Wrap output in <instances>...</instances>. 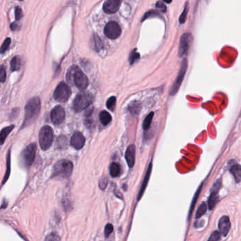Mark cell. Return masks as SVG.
I'll return each instance as SVG.
<instances>
[{
    "label": "cell",
    "instance_id": "obj_1",
    "mask_svg": "<svg viewBox=\"0 0 241 241\" xmlns=\"http://www.w3.org/2000/svg\"><path fill=\"white\" fill-rule=\"evenodd\" d=\"M41 102L38 97H33L27 102L25 107V118L22 127H26L33 123L39 115Z\"/></svg>",
    "mask_w": 241,
    "mask_h": 241
},
{
    "label": "cell",
    "instance_id": "obj_2",
    "mask_svg": "<svg viewBox=\"0 0 241 241\" xmlns=\"http://www.w3.org/2000/svg\"><path fill=\"white\" fill-rule=\"evenodd\" d=\"M66 77L68 81L72 80L74 85L80 90H84L88 87V79L87 76L76 66L70 69Z\"/></svg>",
    "mask_w": 241,
    "mask_h": 241
},
{
    "label": "cell",
    "instance_id": "obj_3",
    "mask_svg": "<svg viewBox=\"0 0 241 241\" xmlns=\"http://www.w3.org/2000/svg\"><path fill=\"white\" fill-rule=\"evenodd\" d=\"M73 171V163L68 160H60L54 165L53 173L52 177H60V178H69Z\"/></svg>",
    "mask_w": 241,
    "mask_h": 241
},
{
    "label": "cell",
    "instance_id": "obj_4",
    "mask_svg": "<svg viewBox=\"0 0 241 241\" xmlns=\"http://www.w3.org/2000/svg\"><path fill=\"white\" fill-rule=\"evenodd\" d=\"M93 97L92 94L88 92H82L79 93L74 98L73 107L76 112H81L86 109L93 102Z\"/></svg>",
    "mask_w": 241,
    "mask_h": 241
},
{
    "label": "cell",
    "instance_id": "obj_5",
    "mask_svg": "<svg viewBox=\"0 0 241 241\" xmlns=\"http://www.w3.org/2000/svg\"><path fill=\"white\" fill-rule=\"evenodd\" d=\"M54 139V132L50 127L44 126L40 129L39 133V143L41 149L46 151L52 144Z\"/></svg>",
    "mask_w": 241,
    "mask_h": 241
},
{
    "label": "cell",
    "instance_id": "obj_6",
    "mask_svg": "<svg viewBox=\"0 0 241 241\" xmlns=\"http://www.w3.org/2000/svg\"><path fill=\"white\" fill-rule=\"evenodd\" d=\"M71 91L70 88L65 82H60L54 92V98L60 102H66L70 98Z\"/></svg>",
    "mask_w": 241,
    "mask_h": 241
},
{
    "label": "cell",
    "instance_id": "obj_7",
    "mask_svg": "<svg viewBox=\"0 0 241 241\" xmlns=\"http://www.w3.org/2000/svg\"><path fill=\"white\" fill-rule=\"evenodd\" d=\"M37 146L35 144L32 143L24 149L21 154L22 162L26 168H29L33 162L34 161L35 154H36Z\"/></svg>",
    "mask_w": 241,
    "mask_h": 241
},
{
    "label": "cell",
    "instance_id": "obj_8",
    "mask_svg": "<svg viewBox=\"0 0 241 241\" xmlns=\"http://www.w3.org/2000/svg\"><path fill=\"white\" fill-rule=\"evenodd\" d=\"M193 40L192 35L190 33H186L182 34L180 41L179 49H178V55L181 57H184L187 55L189 51L191 45H192Z\"/></svg>",
    "mask_w": 241,
    "mask_h": 241
},
{
    "label": "cell",
    "instance_id": "obj_9",
    "mask_svg": "<svg viewBox=\"0 0 241 241\" xmlns=\"http://www.w3.org/2000/svg\"><path fill=\"white\" fill-rule=\"evenodd\" d=\"M122 33L121 28L117 22L110 21L107 23L104 29V34L109 39H117L120 36Z\"/></svg>",
    "mask_w": 241,
    "mask_h": 241
},
{
    "label": "cell",
    "instance_id": "obj_10",
    "mask_svg": "<svg viewBox=\"0 0 241 241\" xmlns=\"http://www.w3.org/2000/svg\"><path fill=\"white\" fill-rule=\"evenodd\" d=\"M187 60L186 58H185V59L182 60L181 67L178 73V75L177 76L176 81L174 82L173 86H172L170 89V95H175V94L178 92L180 87H181L182 82L183 81L185 73H186L187 71Z\"/></svg>",
    "mask_w": 241,
    "mask_h": 241
},
{
    "label": "cell",
    "instance_id": "obj_11",
    "mask_svg": "<svg viewBox=\"0 0 241 241\" xmlns=\"http://www.w3.org/2000/svg\"><path fill=\"white\" fill-rule=\"evenodd\" d=\"M51 120L55 124H62L65 119V111L62 107L57 106L52 110L50 114Z\"/></svg>",
    "mask_w": 241,
    "mask_h": 241
},
{
    "label": "cell",
    "instance_id": "obj_12",
    "mask_svg": "<svg viewBox=\"0 0 241 241\" xmlns=\"http://www.w3.org/2000/svg\"><path fill=\"white\" fill-rule=\"evenodd\" d=\"M221 185V181H218L214 184V187H213V190L212 191V193L211 195H210L209 201H208V206H209V209L210 210L214 209L215 205L217 204V202L218 201V191H219Z\"/></svg>",
    "mask_w": 241,
    "mask_h": 241
},
{
    "label": "cell",
    "instance_id": "obj_13",
    "mask_svg": "<svg viewBox=\"0 0 241 241\" xmlns=\"http://www.w3.org/2000/svg\"><path fill=\"white\" fill-rule=\"evenodd\" d=\"M120 0H106L102 9L106 13H115L120 9Z\"/></svg>",
    "mask_w": 241,
    "mask_h": 241
},
{
    "label": "cell",
    "instance_id": "obj_14",
    "mask_svg": "<svg viewBox=\"0 0 241 241\" xmlns=\"http://www.w3.org/2000/svg\"><path fill=\"white\" fill-rule=\"evenodd\" d=\"M85 142V137H84V135L79 132H74L70 140L71 145L76 149H78V150L84 147Z\"/></svg>",
    "mask_w": 241,
    "mask_h": 241
},
{
    "label": "cell",
    "instance_id": "obj_15",
    "mask_svg": "<svg viewBox=\"0 0 241 241\" xmlns=\"http://www.w3.org/2000/svg\"><path fill=\"white\" fill-rule=\"evenodd\" d=\"M218 228H219L221 234H222L223 236H226L228 235L230 228H231V221L228 217L224 216L220 218L218 221Z\"/></svg>",
    "mask_w": 241,
    "mask_h": 241
},
{
    "label": "cell",
    "instance_id": "obj_16",
    "mask_svg": "<svg viewBox=\"0 0 241 241\" xmlns=\"http://www.w3.org/2000/svg\"><path fill=\"white\" fill-rule=\"evenodd\" d=\"M136 156V146L134 145H130L127 147L125 152V159L127 165L129 168H132L135 163Z\"/></svg>",
    "mask_w": 241,
    "mask_h": 241
},
{
    "label": "cell",
    "instance_id": "obj_17",
    "mask_svg": "<svg viewBox=\"0 0 241 241\" xmlns=\"http://www.w3.org/2000/svg\"><path fill=\"white\" fill-rule=\"evenodd\" d=\"M151 170H152V163L151 162L150 163H149V167H148L147 171H146V175H145L144 179V181L142 182V187H141V189L139 190V194H138L137 200H139V199H141V197H142V195H143L144 192V190L146 189V186H147L148 182L149 181V178H150Z\"/></svg>",
    "mask_w": 241,
    "mask_h": 241
},
{
    "label": "cell",
    "instance_id": "obj_18",
    "mask_svg": "<svg viewBox=\"0 0 241 241\" xmlns=\"http://www.w3.org/2000/svg\"><path fill=\"white\" fill-rule=\"evenodd\" d=\"M14 128V125H10L9 127H4V128L0 132V146L3 144L7 137L9 136V133Z\"/></svg>",
    "mask_w": 241,
    "mask_h": 241
},
{
    "label": "cell",
    "instance_id": "obj_19",
    "mask_svg": "<svg viewBox=\"0 0 241 241\" xmlns=\"http://www.w3.org/2000/svg\"><path fill=\"white\" fill-rule=\"evenodd\" d=\"M99 119L101 123L103 124V125H107V124H110V122L112 121L111 115H110L108 112L106 111V110H102V111L100 113Z\"/></svg>",
    "mask_w": 241,
    "mask_h": 241
},
{
    "label": "cell",
    "instance_id": "obj_20",
    "mask_svg": "<svg viewBox=\"0 0 241 241\" xmlns=\"http://www.w3.org/2000/svg\"><path fill=\"white\" fill-rule=\"evenodd\" d=\"M231 172L236 182H240L241 180V168L240 165H234L231 168Z\"/></svg>",
    "mask_w": 241,
    "mask_h": 241
},
{
    "label": "cell",
    "instance_id": "obj_21",
    "mask_svg": "<svg viewBox=\"0 0 241 241\" xmlns=\"http://www.w3.org/2000/svg\"><path fill=\"white\" fill-rule=\"evenodd\" d=\"M110 174L113 178L118 177L120 174V166L118 163L113 162L110 166Z\"/></svg>",
    "mask_w": 241,
    "mask_h": 241
},
{
    "label": "cell",
    "instance_id": "obj_22",
    "mask_svg": "<svg viewBox=\"0 0 241 241\" xmlns=\"http://www.w3.org/2000/svg\"><path fill=\"white\" fill-rule=\"evenodd\" d=\"M21 62L19 57H14L11 61V70L12 71H17L21 67Z\"/></svg>",
    "mask_w": 241,
    "mask_h": 241
},
{
    "label": "cell",
    "instance_id": "obj_23",
    "mask_svg": "<svg viewBox=\"0 0 241 241\" xmlns=\"http://www.w3.org/2000/svg\"><path fill=\"white\" fill-rule=\"evenodd\" d=\"M154 113L153 112H151L149 113V114L146 116V118L144 119L143 123V128L144 130H147L149 129V127L151 126L152 120H153Z\"/></svg>",
    "mask_w": 241,
    "mask_h": 241
},
{
    "label": "cell",
    "instance_id": "obj_24",
    "mask_svg": "<svg viewBox=\"0 0 241 241\" xmlns=\"http://www.w3.org/2000/svg\"><path fill=\"white\" fill-rule=\"evenodd\" d=\"M207 210V206L206 203H204H204H202L200 206H199L197 211H196V216H195L196 218H199L200 217H202V216L206 213Z\"/></svg>",
    "mask_w": 241,
    "mask_h": 241
},
{
    "label": "cell",
    "instance_id": "obj_25",
    "mask_svg": "<svg viewBox=\"0 0 241 241\" xmlns=\"http://www.w3.org/2000/svg\"><path fill=\"white\" fill-rule=\"evenodd\" d=\"M93 46L94 49L96 50H100L102 48V43L101 40L100 39V38L98 35H94L93 37Z\"/></svg>",
    "mask_w": 241,
    "mask_h": 241
},
{
    "label": "cell",
    "instance_id": "obj_26",
    "mask_svg": "<svg viewBox=\"0 0 241 241\" xmlns=\"http://www.w3.org/2000/svg\"><path fill=\"white\" fill-rule=\"evenodd\" d=\"M115 104H116V98L115 96H112L107 99V102H106V106L107 107V109L114 110Z\"/></svg>",
    "mask_w": 241,
    "mask_h": 241
},
{
    "label": "cell",
    "instance_id": "obj_27",
    "mask_svg": "<svg viewBox=\"0 0 241 241\" xmlns=\"http://www.w3.org/2000/svg\"><path fill=\"white\" fill-rule=\"evenodd\" d=\"M139 57H140L139 53H138V52H137V50H133L132 52L131 55H130L129 58V60L130 64H131V65H132V64H134L136 62V61L139 59Z\"/></svg>",
    "mask_w": 241,
    "mask_h": 241
},
{
    "label": "cell",
    "instance_id": "obj_28",
    "mask_svg": "<svg viewBox=\"0 0 241 241\" xmlns=\"http://www.w3.org/2000/svg\"><path fill=\"white\" fill-rule=\"evenodd\" d=\"M10 43H11L10 38H6V39L4 40V43H2L1 48H0V53H4V52H5V51H6L9 48V47L10 45Z\"/></svg>",
    "mask_w": 241,
    "mask_h": 241
},
{
    "label": "cell",
    "instance_id": "obj_29",
    "mask_svg": "<svg viewBox=\"0 0 241 241\" xmlns=\"http://www.w3.org/2000/svg\"><path fill=\"white\" fill-rule=\"evenodd\" d=\"M187 12H188V7H187V4H186L183 9V12H182V14L181 15V17H180V19H179L180 23L181 24H184L185 22L186 21Z\"/></svg>",
    "mask_w": 241,
    "mask_h": 241
},
{
    "label": "cell",
    "instance_id": "obj_30",
    "mask_svg": "<svg viewBox=\"0 0 241 241\" xmlns=\"http://www.w3.org/2000/svg\"><path fill=\"white\" fill-rule=\"evenodd\" d=\"M113 226L111 223H107L106 226L105 227V231H104L105 237L108 238L109 235L113 233Z\"/></svg>",
    "mask_w": 241,
    "mask_h": 241
},
{
    "label": "cell",
    "instance_id": "obj_31",
    "mask_svg": "<svg viewBox=\"0 0 241 241\" xmlns=\"http://www.w3.org/2000/svg\"><path fill=\"white\" fill-rule=\"evenodd\" d=\"M9 173H10V152H9V154H8V157H7V171L6 172V174H5L3 183H4V182L7 181V179H8V178H9Z\"/></svg>",
    "mask_w": 241,
    "mask_h": 241
},
{
    "label": "cell",
    "instance_id": "obj_32",
    "mask_svg": "<svg viewBox=\"0 0 241 241\" xmlns=\"http://www.w3.org/2000/svg\"><path fill=\"white\" fill-rule=\"evenodd\" d=\"M129 108H130V110H131V113H132V114L135 115L136 113L138 114V113H139V110L136 109V108H139V105L136 104V102H132V105H130Z\"/></svg>",
    "mask_w": 241,
    "mask_h": 241
},
{
    "label": "cell",
    "instance_id": "obj_33",
    "mask_svg": "<svg viewBox=\"0 0 241 241\" xmlns=\"http://www.w3.org/2000/svg\"><path fill=\"white\" fill-rule=\"evenodd\" d=\"M220 239H221V233L218 231H214L211 235V236L209 237V240L217 241V240H219Z\"/></svg>",
    "mask_w": 241,
    "mask_h": 241
},
{
    "label": "cell",
    "instance_id": "obj_34",
    "mask_svg": "<svg viewBox=\"0 0 241 241\" xmlns=\"http://www.w3.org/2000/svg\"><path fill=\"white\" fill-rule=\"evenodd\" d=\"M107 182H108V180H107V178H101L99 182V187L101 190H105L107 187Z\"/></svg>",
    "mask_w": 241,
    "mask_h": 241
},
{
    "label": "cell",
    "instance_id": "obj_35",
    "mask_svg": "<svg viewBox=\"0 0 241 241\" xmlns=\"http://www.w3.org/2000/svg\"><path fill=\"white\" fill-rule=\"evenodd\" d=\"M7 78V74L4 66H0V82H4Z\"/></svg>",
    "mask_w": 241,
    "mask_h": 241
},
{
    "label": "cell",
    "instance_id": "obj_36",
    "mask_svg": "<svg viewBox=\"0 0 241 241\" xmlns=\"http://www.w3.org/2000/svg\"><path fill=\"white\" fill-rule=\"evenodd\" d=\"M15 17L17 21L20 20V19L23 17V12L20 7H16L15 9Z\"/></svg>",
    "mask_w": 241,
    "mask_h": 241
},
{
    "label": "cell",
    "instance_id": "obj_37",
    "mask_svg": "<svg viewBox=\"0 0 241 241\" xmlns=\"http://www.w3.org/2000/svg\"><path fill=\"white\" fill-rule=\"evenodd\" d=\"M156 7L158 9H159L160 12H163V13H165L166 12V10H167L165 5L160 1H159L157 2V3L156 4Z\"/></svg>",
    "mask_w": 241,
    "mask_h": 241
},
{
    "label": "cell",
    "instance_id": "obj_38",
    "mask_svg": "<svg viewBox=\"0 0 241 241\" xmlns=\"http://www.w3.org/2000/svg\"><path fill=\"white\" fill-rule=\"evenodd\" d=\"M202 187V185H201V186H200V187H199V189H198L197 192H196V195H195V198H194V199H193V202H192V206H191V210H190V215L191 214H192V210H193V209H194V206H195V201L196 200V199H197V197H198V195H199V192H200V190H201Z\"/></svg>",
    "mask_w": 241,
    "mask_h": 241
},
{
    "label": "cell",
    "instance_id": "obj_39",
    "mask_svg": "<svg viewBox=\"0 0 241 241\" xmlns=\"http://www.w3.org/2000/svg\"><path fill=\"white\" fill-rule=\"evenodd\" d=\"M60 238L58 237V235H55V234H51L48 236V238H45V240H60Z\"/></svg>",
    "mask_w": 241,
    "mask_h": 241
},
{
    "label": "cell",
    "instance_id": "obj_40",
    "mask_svg": "<svg viewBox=\"0 0 241 241\" xmlns=\"http://www.w3.org/2000/svg\"><path fill=\"white\" fill-rule=\"evenodd\" d=\"M11 29H12V30H15L16 29H18V25L15 23L12 24V26H11Z\"/></svg>",
    "mask_w": 241,
    "mask_h": 241
},
{
    "label": "cell",
    "instance_id": "obj_41",
    "mask_svg": "<svg viewBox=\"0 0 241 241\" xmlns=\"http://www.w3.org/2000/svg\"><path fill=\"white\" fill-rule=\"evenodd\" d=\"M163 1H164L165 2H166V3H170V2H172V0H163Z\"/></svg>",
    "mask_w": 241,
    "mask_h": 241
},
{
    "label": "cell",
    "instance_id": "obj_42",
    "mask_svg": "<svg viewBox=\"0 0 241 241\" xmlns=\"http://www.w3.org/2000/svg\"><path fill=\"white\" fill-rule=\"evenodd\" d=\"M20 1H22V0H20Z\"/></svg>",
    "mask_w": 241,
    "mask_h": 241
}]
</instances>
